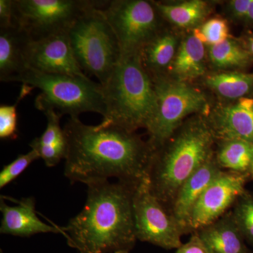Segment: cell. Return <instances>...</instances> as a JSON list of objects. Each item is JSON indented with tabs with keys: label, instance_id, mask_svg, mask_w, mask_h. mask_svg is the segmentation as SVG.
<instances>
[{
	"label": "cell",
	"instance_id": "1",
	"mask_svg": "<svg viewBox=\"0 0 253 253\" xmlns=\"http://www.w3.org/2000/svg\"><path fill=\"white\" fill-rule=\"evenodd\" d=\"M68 153L64 175L72 183L117 178L138 184L148 174L154 150L134 131L114 126H87L79 118L65 125Z\"/></svg>",
	"mask_w": 253,
	"mask_h": 253
},
{
	"label": "cell",
	"instance_id": "2",
	"mask_svg": "<svg viewBox=\"0 0 253 253\" xmlns=\"http://www.w3.org/2000/svg\"><path fill=\"white\" fill-rule=\"evenodd\" d=\"M137 184L109 180L88 184L84 208L61 226L68 246L80 253L130 251L137 240L133 211Z\"/></svg>",
	"mask_w": 253,
	"mask_h": 253
},
{
	"label": "cell",
	"instance_id": "3",
	"mask_svg": "<svg viewBox=\"0 0 253 253\" xmlns=\"http://www.w3.org/2000/svg\"><path fill=\"white\" fill-rule=\"evenodd\" d=\"M214 139L209 123L196 120L155 150L147 174L150 189L168 211L181 186L213 154Z\"/></svg>",
	"mask_w": 253,
	"mask_h": 253
},
{
	"label": "cell",
	"instance_id": "4",
	"mask_svg": "<svg viewBox=\"0 0 253 253\" xmlns=\"http://www.w3.org/2000/svg\"><path fill=\"white\" fill-rule=\"evenodd\" d=\"M102 88L106 113L101 125L130 131L146 129L154 115L156 93L139 52L121 56Z\"/></svg>",
	"mask_w": 253,
	"mask_h": 253
},
{
	"label": "cell",
	"instance_id": "5",
	"mask_svg": "<svg viewBox=\"0 0 253 253\" xmlns=\"http://www.w3.org/2000/svg\"><path fill=\"white\" fill-rule=\"evenodd\" d=\"M14 82L38 88L41 93L35 101L36 109L44 113L54 111L61 117L79 118L93 112L104 117L106 105L102 85L86 77L49 74L27 68Z\"/></svg>",
	"mask_w": 253,
	"mask_h": 253
},
{
	"label": "cell",
	"instance_id": "6",
	"mask_svg": "<svg viewBox=\"0 0 253 253\" xmlns=\"http://www.w3.org/2000/svg\"><path fill=\"white\" fill-rule=\"evenodd\" d=\"M68 37L82 71L104 85L121 59V50L101 8H91L82 15L68 31Z\"/></svg>",
	"mask_w": 253,
	"mask_h": 253
},
{
	"label": "cell",
	"instance_id": "7",
	"mask_svg": "<svg viewBox=\"0 0 253 253\" xmlns=\"http://www.w3.org/2000/svg\"><path fill=\"white\" fill-rule=\"evenodd\" d=\"M156 106L146 129L153 149L162 146L175 132L184 118L207 109L206 96L185 82L161 76L151 78Z\"/></svg>",
	"mask_w": 253,
	"mask_h": 253
},
{
	"label": "cell",
	"instance_id": "8",
	"mask_svg": "<svg viewBox=\"0 0 253 253\" xmlns=\"http://www.w3.org/2000/svg\"><path fill=\"white\" fill-rule=\"evenodd\" d=\"M108 1L14 0V24L31 40L68 33L82 15L91 8H103Z\"/></svg>",
	"mask_w": 253,
	"mask_h": 253
},
{
	"label": "cell",
	"instance_id": "9",
	"mask_svg": "<svg viewBox=\"0 0 253 253\" xmlns=\"http://www.w3.org/2000/svg\"><path fill=\"white\" fill-rule=\"evenodd\" d=\"M123 55L139 52L160 30L159 13L145 0H113L101 8Z\"/></svg>",
	"mask_w": 253,
	"mask_h": 253
},
{
	"label": "cell",
	"instance_id": "10",
	"mask_svg": "<svg viewBox=\"0 0 253 253\" xmlns=\"http://www.w3.org/2000/svg\"><path fill=\"white\" fill-rule=\"evenodd\" d=\"M136 239L166 250L182 245V231L170 212L151 192L148 175L136 185L133 196Z\"/></svg>",
	"mask_w": 253,
	"mask_h": 253
},
{
	"label": "cell",
	"instance_id": "11",
	"mask_svg": "<svg viewBox=\"0 0 253 253\" xmlns=\"http://www.w3.org/2000/svg\"><path fill=\"white\" fill-rule=\"evenodd\" d=\"M249 177V173L221 171L195 205L190 219V233L196 232L224 215L246 191Z\"/></svg>",
	"mask_w": 253,
	"mask_h": 253
},
{
	"label": "cell",
	"instance_id": "12",
	"mask_svg": "<svg viewBox=\"0 0 253 253\" xmlns=\"http://www.w3.org/2000/svg\"><path fill=\"white\" fill-rule=\"evenodd\" d=\"M24 59L27 68L39 72L86 77L75 57L68 33L30 40Z\"/></svg>",
	"mask_w": 253,
	"mask_h": 253
},
{
	"label": "cell",
	"instance_id": "13",
	"mask_svg": "<svg viewBox=\"0 0 253 253\" xmlns=\"http://www.w3.org/2000/svg\"><path fill=\"white\" fill-rule=\"evenodd\" d=\"M221 171L216 158L212 154L181 186L171 205L169 212L183 234L190 233V219L195 205Z\"/></svg>",
	"mask_w": 253,
	"mask_h": 253
},
{
	"label": "cell",
	"instance_id": "14",
	"mask_svg": "<svg viewBox=\"0 0 253 253\" xmlns=\"http://www.w3.org/2000/svg\"><path fill=\"white\" fill-rule=\"evenodd\" d=\"M11 199V198H10ZM16 206H9L1 196L0 211L2 219L0 233L19 237H30L38 234L54 233L63 235L61 226L46 224L37 215L36 201L33 197L21 200L11 199Z\"/></svg>",
	"mask_w": 253,
	"mask_h": 253
},
{
	"label": "cell",
	"instance_id": "15",
	"mask_svg": "<svg viewBox=\"0 0 253 253\" xmlns=\"http://www.w3.org/2000/svg\"><path fill=\"white\" fill-rule=\"evenodd\" d=\"M208 123L221 141L239 139L253 144V98L246 96L219 108Z\"/></svg>",
	"mask_w": 253,
	"mask_h": 253
},
{
	"label": "cell",
	"instance_id": "16",
	"mask_svg": "<svg viewBox=\"0 0 253 253\" xmlns=\"http://www.w3.org/2000/svg\"><path fill=\"white\" fill-rule=\"evenodd\" d=\"M30 40L18 25L0 28V81L14 82L27 68L24 52Z\"/></svg>",
	"mask_w": 253,
	"mask_h": 253
},
{
	"label": "cell",
	"instance_id": "17",
	"mask_svg": "<svg viewBox=\"0 0 253 253\" xmlns=\"http://www.w3.org/2000/svg\"><path fill=\"white\" fill-rule=\"evenodd\" d=\"M210 253H252L238 227L232 212L196 231Z\"/></svg>",
	"mask_w": 253,
	"mask_h": 253
},
{
	"label": "cell",
	"instance_id": "18",
	"mask_svg": "<svg viewBox=\"0 0 253 253\" xmlns=\"http://www.w3.org/2000/svg\"><path fill=\"white\" fill-rule=\"evenodd\" d=\"M47 120L45 130L30 144L40 158H42L46 167L52 168L66 159L68 153V140L64 129L60 125L61 116L54 111L44 113Z\"/></svg>",
	"mask_w": 253,
	"mask_h": 253
},
{
	"label": "cell",
	"instance_id": "19",
	"mask_svg": "<svg viewBox=\"0 0 253 253\" xmlns=\"http://www.w3.org/2000/svg\"><path fill=\"white\" fill-rule=\"evenodd\" d=\"M204 43L192 35L182 42L171 63L174 79L185 82L196 79L205 73Z\"/></svg>",
	"mask_w": 253,
	"mask_h": 253
},
{
	"label": "cell",
	"instance_id": "20",
	"mask_svg": "<svg viewBox=\"0 0 253 253\" xmlns=\"http://www.w3.org/2000/svg\"><path fill=\"white\" fill-rule=\"evenodd\" d=\"M177 40L169 32L157 35L140 50L141 62L151 78L161 76L163 70L170 66L176 53Z\"/></svg>",
	"mask_w": 253,
	"mask_h": 253
},
{
	"label": "cell",
	"instance_id": "21",
	"mask_svg": "<svg viewBox=\"0 0 253 253\" xmlns=\"http://www.w3.org/2000/svg\"><path fill=\"white\" fill-rule=\"evenodd\" d=\"M159 14L178 27L191 28L202 22L208 13V6L201 0L183 1L177 4L153 2Z\"/></svg>",
	"mask_w": 253,
	"mask_h": 253
},
{
	"label": "cell",
	"instance_id": "22",
	"mask_svg": "<svg viewBox=\"0 0 253 253\" xmlns=\"http://www.w3.org/2000/svg\"><path fill=\"white\" fill-rule=\"evenodd\" d=\"M206 84L221 97L239 100L253 91V74L241 72L218 73L208 76Z\"/></svg>",
	"mask_w": 253,
	"mask_h": 253
},
{
	"label": "cell",
	"instance_id": "23",
	"mask_svg": "<svg viewBox=\"0 0 253 253\" xmlns=\"http://www.w3.org/2000/svg\"><path fill=\"white\" fill-rule=\"evenodd\" d=\"M215 158L221 168L250 174L253 166V144L239 139L221 141Z\"/></svg>",
	"mask_w": 253,
	"mask_h": 253
},
{
	"label": "cell",
	"instance_id": "24",
	"mask_svg": "<svg viewBox=\"0 0 253 253\" xmlns=\"http://www.w3.org/2000/svg\"><path fill=\"white\" fill-rule=\"evenodd\" d=\"M209 57L217 68H244L252 62L253 56L246 46L228 39L210 46Z\"/></svg>",
	"mask_w": 253,
	"mask_h": 253
},
{
	"label": "cell",
	"instance_id": "25",
	"mask_svg": "<svg viewBox=\"0 0 253 253\" xmlns=\"http://www.w3.org/2000/svg\"><path fill=\"white\" fill-rule=\"evenodd\" d=\"M34 89L33 86L22 84L16 102L13 105L0 106V138L14 140L18 137L17 106L23 98Z\"/></svg>",
	"mask_w": 253,
	"mask_h": 253
},
{
	"label": "cell",
	"instance_id": "26",
	"mask_svg": "<svg viewBox=\"0 0 253 253\" xmlns=\"http://www.w3.org/2000/svg\"><path fill=\"white\" fill-rule=\"evenodd\" d=\"M238 227L245 240L253 246V196L245 191L234 204L231 211Z\"/></svg>",
	"mask_w": 253,
	"mask_h": 253
},
{
	"label": "cell",
	"instance_id": "27",
	"mask_svg": "<svg viewBox=\"0 0 253 253\" xmlns=\"http://www.w3.org/2000/svg\"><path fill=\"white\" fill-rule=\"evenodd\" d=\"M194 36L204 44L214 45L229 39V26L222 18H211L201 28L195 30Z\"/></svg>",
	"mask_w": 253,
	"mask_h": 253
},
{
	"label": "cell",
	"instance_id": "28",
	"mask_svg": "<svg viewBox=\"0 0 253 253\" xmlns=\"http://www.w3.org/2000/svg\"><path fill=\"white\" fill-rule=\"evenodd\" d=\"M39 158H41L36 151L31 150L27 154L19 155L14 161L5 166L0 172V189H3L11 181L15 180L27 169L31 163Z\"/></svg>",
	"mask_w": 253,
	"mask_h": 253
},
{
	"label": "cell",
	"instance_id": "29",
	"mask_svg": "<svg viewBox=\"0 0 253 253\" xmlns=\"http://www.w3.org/2000/svg\"><path fill=\"white\" fill-rule=\"evenodd\" d=\"M176 253H210L196 232L192 233L188 242L176 249Z\"/></svg>",
	"mask_w": 253,
	"mask_h": 253
},
{
	"label": "cell",
	"instance_id": "30",
	"mask_svg": "<svg viewBox=\"0 0 253 253\" xmlns=\"http://www.w3.org/2000/svg\"><path fill=\"white\" fill-rule=\"evenodd\" d=\"M14 0H0V28L14 24Z\"/></svg>",
	"mask_w": 253,
	"mask_h": 253
},
{
	"label": "cell",
	"instance_id": "31",
	"mask_svg": "<svg viewBox=\"0 0 253 253\" xmlns=\"http://www.w3.org/2000/svg\"><path fill=\"white\" fill-rule=\"evenodd\" d=\"M252 0H233L229 2V11L233 18L246 20Z\"/></svg>",
	"mask_w": 253,
	"mask_h": 253
},
{
	"label": "cell",
	"instance_id": "32",
	"mask_svg": "<svg viewBox=\"0 0 253 253\" xmlns=\"http://www.w3.org/2000/svg\"><path fill=\"white\" fill-rule=\"evenodd\" d=\"M245 21L249 23H253V0L251 1L249 12H248L247 16H246Z\"/></svg>",
	"mask_w": 253,
	"mask_h": 253
},
{
	"label": "cell",
	"instance_id": "33",
	"mask_svg": "<svg viewBox=\"0 0 253 253\" xmlns=\"http://www.w3.org/2000/svg\"><path fill=\"white\" fill-rule=\"evenodd\" d=\"M246 48L249 51L250 54L253 56V35L248 38L247 42H246Z\"/></svg>",
	"mask_w": 253,
	"mask_h": 253
},
{
	"label": "cell",
	"instance_id": "34",
	"mask_svg": "<svg viewBox=\"0 0 253 253\" xmlns=\"http://www.w3.org/2000/svg\"><path fill=\"white\" fill-rule=\"evenodd\" d=\"M129 253V251H116V252H114V253Z\"/></svg>",
	"mask_w": 253,
	"mask_h": 253
},
{
	"label": "cell",
	"instance_id": "35",
	"mask_svg": "<svg viewBox=\"0 0 253 253\" xmlns=\"http://www.w3.org/2000/svg\"><path fill=\"white\" fill-rule=\"evenodd\" d=\"M250 173H251V174H253V166L252 168H251V172H250Z\"/></svg>",
	"mask_w": 253,
	"mask_h": 253
},
{
	"label": "cell",
	"instance_id": "36",
	"mask_svg": "<svg viewBox=\"0 0 253 253\" xmlns=\"http://www.w3.org/2000/svg\"><path fill=\"white\" fill-rule=\"evenodd\" d=\"M3 253L2 251H1V253Z\"/></svg>",
	"mask_w": 253,
	"mask_h": 253
}]
</instances>
